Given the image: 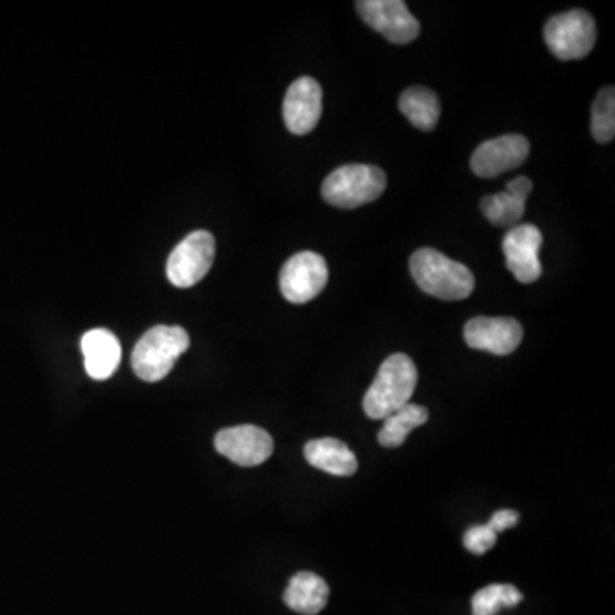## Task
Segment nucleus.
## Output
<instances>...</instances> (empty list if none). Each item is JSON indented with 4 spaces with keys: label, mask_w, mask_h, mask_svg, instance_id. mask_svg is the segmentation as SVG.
<instances>
[{
    "label": "nucleus",
    "mask_w": 615,
    "mask_h": 615,
    "mask_svg": "<svg viewBox=\"0 0 615 615\" xmlns=\"http://www.w3.org/2000/svg\"><path fill=\"white\" fill-rule=\"evenodd\" d=\"M519 519L520 516L516 511L501 510L492 515V519L489 520L488 526L498 535V533L504 532V530L511 529V526H515L516 523H519Z\"/></svg>",
    "instance_id": "5701e85b"
},
{
    "label": "nucleus",
    "mask_w": 615,
    "mask_h": 615,
    "mask_svg": "<svg viewBox=\"0 0 615 615\" xmlns=\"http://www.w3.org/2000/svg\"><path fill=\"white\" fill-rule=\"evenodd\" d=\"M387 188L383 170L371 164H346L334 170L321 185V197L339 209H356L378 201Z\"/></svg>",
    "instance_id": "20e7f679"
},
{
    "label": "nucleus",
    "mask_w": 615,
    "mask_h": 615,
    "mask_svg": "<svg viewBox=\"0 0 615 615\" xmlns=\"http://www.w3.org/2000/svg\"><path fill=\"white\" fill-rule=\"evenodd\" d=\"M418 387V368L406 355H392L380 366L362 407L369 419H387L410 403Z\"/></svg>",
    "instance_id": "f03ea898"
},
{
    "label": "nucleus",
    "mask_w": 615,
    "mask_h": 615,
    "mask_svg": "<svg viewBox=\"0 0 615 615\" xmlns=\"http://www.w3.org/2000/svg\"><path fill=\"white\" fill-rule=\"evenodd\" d=\"M530 154V142L523 135H501L482 142L470 157V168L481 178H496L520 168Z\"/></svg>",
    "instance_id": "9b49d317"
},
{
    "label": "nucleus",
    "mask_w": 615,
    "mask_h": 615,
    "mask_svg": "<svg viewBox=\"0 0 615 615\" xmlns=\"http://www.w3.org/2000/svg\"><path fill=\"white\" fill-rule=\"evenodd\" d=\"M428 419V409L416 406V403H407L406 407L385 419L383 428L380 429V434H378V441L385 448L400 447V444L406 443L409 434L419 426L426 424Z\"/></svg>",
    "instance_id": "a211bd4d"
},
{
    "label": "nucleus",
    "mask_w": 615,
    "mask_h": 615,
    "mask_svg": "<svg viewBox=\"0 0 615 615\" xmlns=\"http://www.w3.org/2000/svg\"><path fill=\"white\" fill-rule=\"evenodd\" d=\"M467 346L478 351L508 356L519 349L523 339V328L513 318L478 317L467 321L463 330Z\"/></svg>",
    "instance_id": "ddd939ff"
},
{
    "label": "nucleus",
    "mask_w": 615,
    "mask_h": 615,
    "mask_svg": "<svg viewBox=\"0 0 615 615\" xmlns=\"http://www.w3.org/2000/svg\"><path fill=\"white\" fill-rule=\"evenodd\" d=\"M496 533L492 532L488 525L472 526L463 535V545H465L467 551L478 554V556L491 551L496 545Z\"/></svg>",
    "instance_id": "4be33fe9"
},
{
    "label": "nucleus",
    "mask_w": 615,
    "mask_h": 615,
    "mask_svg": "<svg viewBox=\"0 0 615 615\" xmlns=\"http://www.w3.org/2000/svg\"><path fill=\"white\" fill-rule=\"evenodd\" d=\"M327 283V262L315 252H299L280 270V293L287 301L295 305H305L317 298Z\"/></svg>",
    "instance_id": "0eeeda50"
},
{
    "label": "nucleus",
    "mask_w": 615,
    "mask_h": 615,
    "mask_svg": "<svg viewBox=\"0 0 615 615\" xmlns=\"http://www.w3.org/2000/svg\"><path fill=\"white\" fill-rule=\"evenodd\" d=\"M191 337L182 327L157 325L147 330L135 344L132 352V368L141 380L154 381L168 377L176 359L187 351Z\"/></svg>",
    "instance_id": "7ed1b4c3"
},
{
    "label": "nucleus",
    "mask_w": 615,
    "mask_h": 615,
    "mask_svg": "<svg viewBox=\"0 0 615 615\" xmlns=\"http://www.w3.org/2000/svg\"><path fill=\"white\" fill-rule=\"evenodd\" d=\"M542 236L541 229L535 224H516L511 228L503 239L504 258L506 267L516 280L522 284H532L541 279L542 264L541 254Z\"/></svg>",
    "instance_id": "1a4fd4ad"
},
{
    "label": "nucleus",
    "mask_w": 615,
    "mask_h": 615,
    "mask_svg": "<svg viewBox=\"0 0 615 615\" xmlns=\"http://www.w3.org/2000/svg\"><path fill=\"white\" fill-rule=\"evenodd\" d=\"M533 183L532 180L526 178V176H519V178L513 180V182L508 183L506 192L516 195V197L525 198L529 197L530 192H532Z\"/></svg>",
    "instance_id": "b1692460"
},
{
    "label": "nucleus",
    "mask_w": 615,
    "mask_h": 615,
    "mask_svg": "<svg viewBox=\"0 0 615 615\" xmlns=\"http://www.w3.org/2000/svg\"><path fill=\"white\" fill-rule=\"evenodd\" d=\"M410 274L426 295L443 301L469 298L475 289V277L469 267L433 248H421L410 257Z\"/></svg>",
    "instance_id": "f257e3e1"
},
{
    "label": "nucleus",
    "mask_w": 615,
    "mask_h": 615,
    "mask_svg": "<svg viewBox=\"0 0 615 615\" xmlns=\"http://www.w3.org/2000/svg\"><path fill=\"white\" fill-rule=\"evenodd\" d=\"M84 368L93 380H109L122 359L119 339L106 328H94L84 334L81 340Z\"/></svg>",
    "instance_id": "4468645a"
},
{
    "label": "nucleus",
    "mask_w": 615,
    "mask_h": 615,
    "mask_svg": "<svg viewBox=\"0 0 615 615\" xmlns=\"http://www.w3.org/2000/svg\"><path fill=\"white\" fill-rule=\"evenodd\" d=\"M399 109L419 131H433L440 120V100L428 88L416 86L403 91Z\"/></svg>",
    "instance_id": "f3484780"
},
{
    "label": "nucleus",
    "mask_w": 615,
    "mask_h": 615,
    "mask_svg": "<svg viewBox=\"0 0 615 615\" xmlns=\"http://www.w3.org/2000/svg\"><path fill=\"white\" fill-rule=\"evenodd\" d=\"M592 135L595 141H614L615 137V91L604 88L592 105Z\"/></svg>",
    "instance_id": "412c9836"
},
{
    "label": "nucleus",
    "mask_w": 615,
    "mask_h": 615,
    "mask_svg": "<svg viewBox=\"0 0 615 615\" xmlns=\"http://www.w3.org/2000/svg\"><path fill=\"white\" fill-rule=\"evenodd\" d=\"M356 8L369 28L396 45L412 43L421 33V24L402 0H359Z\"/></svg>",
    "instance_id": "6e6552de"
},
{
    "label": "nucleus",
    "mask_w": 615,
    "mask_h": 615,
    "mask_svg": "<svg viewBox=\"0 0 615 615\" xmlns=\"http://www.w3.org/2000/svg\"><path fill=\"white\" fill-rule=\"evenodd\" d=\"M526 201L525 198L516 197L510 192H500V194L488 195L482 198L481 209L485 219L494 226L500 228H515L516 224L522 221L525 214Z\"/></svg>",
    "instance_id": "6ab92c4d"
},
{
    "label": "nucleus",
    "mask_w": 615,
    "mask_h": 615,
    "mask_svg": "<svg viewBox=\"0 0 615 615\" xmlns=\"http://www.w3.org/2000/svg\"><path fill=\"white\" fill-rule=\"evenodd\" d=\"M523 601L520 590L513 585H489L479 590L472 598L474 615H496L501 608L515 607Z\"/></svg>",
    "instance_id": "aec40b11"
},
{
    "label": "nucleus",
    "mask_w": 615,
    "mask_h": 615,
    "mask_svg": "<svg viewBox=\"0 0 615 615\" xmlns=\"http://www.w3.org/2000/svg\"><path fill=\"white\" fill-rule=\"evenodd\" d=\"M216 239L209 232H194L176 245L166 264V276L173 286L187 287L201 283L214 264Z\"/></svg>",
    "instance_id": "423d86ee"
},
{
    "label": "nucleus",
    "mask_w": 615,
    "mask_h": 615,
    "mask_svg": "<svg viewBox=\"0 0 615 615\" xmlns=\"http://www.w3.org/2000/svg\"><path fill=\"white\" fill-rule=\"evenodd\" d=\"M306 462L337 478H349L358 470V459L346 443L336 438H321L306 443Z\"/></svg>",
    "instance_id": "2eb2a0df"
},
{
    "label": "nucleus",
    "mask_w": 615,
    "mask_h": 615,
    "mask_svg": "<svg viewBox=\"0 0 615 615\" xmlns=\"http://www.w3.org/2000/svg\"><path fill=\"white\" fill-rule=\"evenodd\" d=\"M216 450L239 467H257L274 453V440L265 429L243 424L223 429L216 434Z\"/></svg>",
    "instance_id": "9d476101"
},
{
    "label": "nucleus",
    "mask_w": 615,
    "mask_h": 615,
    "mask_svg": "<svg viewBox=\"0 0 615 615\" xmlns=\"http://www.w3.org/2000/svg\"><path fill=\"white\" fill-rule=\"evenodd\" d=\"M324 91L314 78L293 82L284 98L283 115L287 131L295 135L310 134L324 112Z\"/></svg>",
    "instance_id": "f8f14e48"
},
{
    "label": "nucleus",
    "mask_w": 615,
    "mask_h": 615,
    "mask_svg": "<svg viewBox=\"0 0 615 615\" xmlns=\"http://www.w3.org/2000/svg\"><path fill=\"white\" fill-rule=\"evenodd\" d=\"M330 590L324 578L310 571L295 574L284 592V602L298 614L317 615L327 607Z\"/></svg>",
    "instance_id": "dca6fc26"
},
{
    "label": "nucleus",
    "mask_w": 615,
    "mask_h": 615,
    "mask_svg": "<svg viewBox=\"0 0 615 615\" xmlns=\"http://www.w3.org/2000/svg\"><path fill=\"white\" fill-rule=\"evenodd\" d=\"M544 40L560 60L585 59L597 41V24L588 12L573 9L549 19Z\"/></svg>",
    "instance_id": "39448f33"
}]
</instances>
